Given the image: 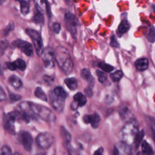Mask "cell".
<instances>
[{
  "instance_id": "obj_46",
  "label": "cell",
  "mask_w": 155,
  "mask_h": 155,
  "mask_svg": "<svg viewBox=\"0 0 155 155\" xmlns=\"http://www.w3.org/2000/svg\"><path fill=\"white\" fill-rule=\"evenodd\" d=\"M2 74V71L1 67V65H0V74Z\"/></svg>"
},
{
  "instance_id": "obj_14",
  "label": "cell",
  "mask_w": 155,
  "mask_h": 155,
  "mask_svg": "<svg viewBox=\"0 0 155 155\" xmlns=\"http://www.w3.org/2000/svg\"><path fill=\"white\" fill-rule=\"evenodd\" d=\"M119 155H131V148L129 145L120 142L116 145Z\"/></svg>"
},
{
  "instance_id": "obj_45",
  "label": "cell",
  "mask_w": 155,
  "mask_h": 155,
  "mask_svg": "<svg viewBox=\"0 0 155 155\" xmlns=\"http://www.w3.org/2000/svg\"><path fill=\"white\" fill-rule=\"evenodd\" d=\"M5 2V1H2V0H0V5H2V4Z\"/></svg>"
},
{
  "instance_id": "obj_35",
  "label": "cell",
  "mask_w": 155,
  "mask_h": 155,
  "mask_svg": "<svg viewBox=\"0 0 155 155\" xmlns=\"http://www.w3.org/2000/svg\"><path fill=\"white\" fill-rule=\"evenodd\" d=\"M110 46H111L112 47H114V48H118L119 47V42H117L115 36L113 35L111 37V39H110Z\"/></svg>"
},
{
  "instance_id": "obj_2",
  "label": "cell",
  "mask_w": 155,
  "mask_h": 155,
  "mask_svg": "<svg viewBox=\"0 0 155 155\" xmlns=\"http://www.w3.org/2000/svg\"><path fill=\"white\" fill-rule=\"evenodd\" d=\"M54 53L56 61L60 68L65 74H70L73 70L74 64L68 50L59 45L56 48Z\"/></svg>"
},
{
  "instance_id": "obj_24",
  "label": "cell",
  "mask_w": 155,
  "mask_h": 155,
  "mask_svg": "<svg viewBox=\"0 0 155 155\" xmlns=\"http://www.w3.org/2000/svg\"><path fill=\"white\" fill-rule=\"evenodd\" d=\"M64 83L71 90H75L78 87V81L74 78H67L64 80Z\"/></svg>"
},
{
  "instance_id": "obj_26",
  "label": "cell",
  "mask_w": 155,
  "mask_h": 155,
  "mask_svg": "<svg viewBox=\"0 0 155 155\" xmlns=\"http://www.w3.org/2000/svg\"><path fill=\"white\" fill-rule=\"evenodd\" d=\"M144 134H145V133H144L143 130H141V131H139V133H137V134L136 135L135 139L134 140V143L135 147L136 148H138L139 147L142 143V142H143L142 140L144 137Z\"/></svg>"
},
{
  "instance_id": "obj_10",
  "label": "cell",
  "mask_w": 155,
  "mask_h": 155,
  "mask_svg": "<svg viewBox=\"0 0 155 155\" xmlns=\"http://www.w3.org/2000/svg\"><path fill=\"white\" fill-rule=\"evenodd\" d=\"M12 44L15 47L19 48L27 56H31L33 55V48L30 43L21 39H16L13 42Z\"/></svg>"
},
{
  "instance_id": "obj_19",
  "label": "cell",
  "mask_w": 155,
  "mask_h": 155,
  "mask_svg": "<svg viewBox=\"0 0 155 155\" xmlns=\"http://www.w3.org/2000/svg\"><path fill=\"white\" fill-rule=\"evenodd\" d=\"M73 99V101L78 105V107H82L85 105L87 103L86 96L81 92L77 93L74 96Z\"/></svg>"
},
{
  "instance_id": "obj_11",
  "label": "cell",
  "mask_w": 155,
  "mask_h": 155,
  "mask_svg": "<svg viewBox=\"0 0 155 155\" xmlns=\"http://www.w3.org/2000/svg\"><path fill=\"white\" fill-rule=\"evenodd\" d=\"M50 104L53 108L59 113L62 112L64 108L65 99L56 96L53 91L50 93Z\"/></svg>"
},
{
  "instance_id": "obj_27",
  "label": "cell",
  "mask_w": 155,
  "mask_h": 155,
  "mask_svg": "<svg viewBox=\"0 0 155 155\" xmlns=\"http://www.w3.org/2000/svg\"><path fill=\"white\" fill-rule=\"evenodd\" d=\"M145 36L150 42H154L155 41V28L153 26H151L148 29Z\"/></svg>"
},
{
  "instance_id": "obj_29",
  "label": "cell",
  "mask_w": 155,
  "mask_h": 155,
  "mask_svg": "<svg viewBox=\"0 0 155 155\" xmlns=\"http://www.w3.org/2000/svg\"><path fill=\"white\" fill-rule=\"evenodd\" d=\"M123 75H124V73L122 71L117 70L114 73H112L110 74V78L113 82H117L121 79Z\"/></svg>"
},
{
  "instance_id": "obj_22",
  "label": "cell",
  "mask_w": 155,
  "mask_h": 155,
  "mask_svg": "<svg viewBox=\"0 0 155 155\" xmlns=\"http://www.w3.org/2000/svg\"><path fill=\"white\" fill-rule=\"evenodd\" d=\"M119 113V115H120V117L122 119H125V120L128 119V120H129L132 119V118H131V110L127 106L122 107L120 108Z\"/></svg>"
},
{
  "instance_id": "obj_4",
  "label": "cell",
  "mask_w": 155,
  "mask_h": 155,
  "mask_svg": "<svg viewBox=\"0 0 155 155\" xmlns=\"http://www.w3.org/2000/svg\"><path fill=\"white\" fill-rule=\"evenodd\" d=\"M21 118L20 112L12 111L5 115L4 117L3 125L5 130L10 134H14L15 132V122L18 119Z\"/></svg>"
},
{
  "instance_id": "obj_12",
  "label": "cell",
  "mask_w": 155,
  "mask_h": 155,
  "mask_svg": "<svg viewBox=\"0 0 155 155\" xmlns=\"http://www.w3.org/2000/svg\"><path fill=\"white\" fill-rule=\"evenodd\" d=\"M83 120L85 124H90L93 128H96L99 127L101 117L97 113H94L92 114L84 116Z\"/></svg>"
},
{
  "instance_id": "obj_31",
  "label": "cell",
  "mask_w": 155,
  "mask_h": 155,
  "mask_svg": "<svg viewBox=\"0 0 155 155\" xmlns=\"http://www.w3.org/2000/svg\"><path fill=\"white\" fill-rule=\"evenodd\" d=\"M20 4H21V12L23 15H27L29 12L30 10V7L28 4L24 1H19Z\"/></svg>"
},
{
  "instance_id": "obj_9",
  "label": "cell",
  "mask_w": 155,
  "mask_h": 155,
  "mask_svg": "<svg viewBox=\"0 0 155 155\" xmlns=\"http://www.w3.org/2000/svg\"><path fill=\"white\" fill-rule=\"evenodd\" d=\"M18 139L27 151L31 150L33 145V137L31 134L27 131H21L18 134Z\"/></svg>"
},
{
  "instance_id": "obj_17",
  "label": "cell",
  "mask_w": 155,
  "mask_h": 155,
  "mask_svg": "<svg viewBox=\"0 0 155 155\" xmlns=\"http://www.w3.org/2000/svg\"><path fill=\"white\" fill-rule=\"evenodd\" d=\"M130 28V25L127 20L123 19L118 26L117 30V35L118 37H121L124 33H125Z\"/></svg>"
},
{
  "instance_id": "obj_1",
  "label": "cell",
  "mask_w": 155,
  "mask_h": 155,
  "mask_svg": "<svg viewBox=\"0 0 155 155\" xmlns=\"http://www.w3.org/2000/svg\"><path fill=\"white\" fill-rule=\"evenodd\" d=\"M19 106L21 110H29L31 113L45 121L54 122L56 119L54 113L50 109L44 105L25 101L21 102Z\"/></svg>"
},
{
  "instance_id": "obj_6",
  "label": "cell",
  "mask_w": 155,
  "mask_h": 155,
  "mask_svg": "<svg viewBox=\"0 0 155 155\" xmlns=\"http://www.w3.org/2000/svg\"><path fill=\"white\" fill-rule=\"evenodd\" d=\"M55 137L53 134L48 132L39 134L36 139L37 145L41 148L46 150L49 148L54 143Z\"/></svg>"
},
{
  "instance_id": "obj_21",
  "label": "cell",
  "mask_w": 155,
  "mask_h": 155,
  "mask_svg": "<svg viewBox=\"0 0 155 155\" xmlns=\"http://www.w3.org/2000/svg\"><path fill=\"white\" fill-rule=\"evenodd\" d=\"M141 150L143 155H154V152L151 145L145 140L141 143Z\"/></svg>"
},
{
  "instance_id": "obj_18",
  "label": "cell",
  "mask_w": 155,
  "mask_h": 155,
  "mask_svg": "<svg viewBox=\"0 0 155 155\" xmlns=\"http://www.w3.org/2000/svg\"><path fill=\"white\" fill-rule=\"evenodd\" d=\"M36 12L34 14L33 16V21L36 24H39L43 25L44 23V17L42 11V9L38 5H36Z\"/></svg>"
},
{
  "instance_id": "obj_42",
  "label": "cell",
  "mask_w": 155,
  "mask_h": 155,
  "mask_svg": "<svg viewBox=\"0 0 155 155\" xmlns=\"http://www.w3.org/2000/svg\"><path fill=\"white\" fill-rule=\"evenodd\" d=\"M103 151H104L103 148L102 147H101V148H98L97 150L95 151L93 155H104L103 154Z\"/></svg>"
},
{
  "instance_id": "obj_47",
  "label": "cell",
  "mask_w": 155,
  "mask_h": 155,
  "mask_svg": "<svg viewBox=\"0 0 155 155\" xmlns=\"http://www.w3.org/2000/svg\"><path fill=\"white\" fill-rule=\"evenodd\" d=\"M13 155H21L20 153H15Z\"/></svg>"
},
{
  "instance_id": "obj_44",
  "label": "cell",
  "mask_w": 155,
  "mask_h": 155,
  "mask_svg": "<svg viewBox=\"0 0 155 155\" xmlns=\"http://www.w3.org/2000/svg\"><path fill=\"white\" fill-rule=\"evenodd\" d=\"M36 155H47V154L45 153H39V154H38Z\"/></svg>"
},
{
  "instance_id": "obj_3",
  "label": "cell",
  "mask_w": 155,
  "mask_h": 155,
  "mask_svg": "<svg viewBox=\"0 0 155 155\" xmlns=\"http://www.w3.org/2000/svg\"><path fill=\"white\" fill-rule=\"evenodd\" d=\"M139 124L137 120L131 119L125 123L120 131V142L130 145L134 140L139 130Z\"/></svg>"
},
{
  "instance_id": "obj_39",
  "label": "cell",
  "mask_w": 155,
  "mask_h": 155,
  "mask_svg": "<svg viewBox=\"0 0 155 155\" xmlns=\"http://www.w3.org/2000/svg\"><path fill=\"white\" fill-rule=\"evenodd\" d=\"M9 97H10V99L12 100L13 101H19L22 98V96L21 95L18 94H14V93H10Z\"/></svg>"
},
{
  "instance_id": "obj_38",
  "label": "cell",
  "mask_w": 155,
  "mask_h": 155,
  "mask_svg": "<svg viewBox=\"0 0 155 155\" xmlns=\"http://www.w3.org/2000/svg\"><path fill=\"white\" fill-rule=\"evenodd\" d=\"M7 99V95L4 91V90L2 88L1 85H0V102H4Z\"/></svg>"
},
{
  "instance_id": "obj_8",
  "label": "cell",
  "mask_w": 155,
  "mask_h": 155,
  "mask_svg": "<svg viewBox=\"0 0 155 155\" xmlns=\"http://www.w3.org/2000/svg\"><path fill=\"white\" fill-rule=\"evenodd\" d=\"M41 57L46 68H53L54 67L55 53L52 47H47L44 48Z\"/></svg>"
},
{
  "instance_id": "obj_30",
  "label": "cell",
  "mask_w": 155,
  "mask_h": 155,
  "mask_svg": "<svg viewBox=\"0 0 155 155\" xmlns=\"http://www.w3.org/2000/svg\"><path fill=\"white\" fill-rule=\"evenodd\" d=\"M98 67L101 68L104 71L107 73H110L114 70V67L110 64H107L104 62H100L98 64Z\"/></svg>"
},
{
  "instance_id": "obj_13",
  "label": "cell",
  "mask_w": 155,
  "mask_h": 155,
  "mask_svg": "<svg viewBox=\"0 0 155 155\" xmlns=\"http://www.w3.org/2000/svg\"><path fill=\"white\" fill-rule=\"evenodd\" d=\"M5 65L7 68L12 71H14L17 69L24 71L27 67L25 62L21 59H18L12 62H7Z\"/></svg>"
},
{
  "instance_id": "obj_32",
  "label": "cell",
  "mask_w": 155,
  "mask_h": 155,
  "mask_svg": "<svg viewBox=\"0 0 155 155\" xmlns=\"http://www.w3.org/2000/svg\"><path fill=\"white\" fill-rule=\"evenodd\" d=\"M96 75L98 78V81L101 83H104L107 80V75L105 73H104L102 71H101L99 70H96Z\"/></svg>"
},
{
  "instance_id": "obj_33",
  "label": "cell",
  "mask_w": 155,
  "mask_h": 155,
  "mask_svg": "<svg viewBox=\"0 0 155 155\" xmlns=\"http://www.w3.org/2000/svg\"><path fill=\"white\" fill-rule=\"evenodd\" d=\"M147 122L148 123V125H150V127L152 131L153 139L155 142V119L153 117L150 116L148 117Z\"/></svg>"
},
{
  "instance_id": "obj_25",
  "label": "cell",
  "mask_w": 155,
  "mask_h": 155,
  "mask_svg": "<svg viewBox=\"0 0 155 155\" xmlns=\"http://www.w3.org/2000/svg\"><path fill=\"white\" fill-rule=\"evenodd\" d=\"M53 92L56 96H57L58 97H60L64 99H65L67 98V93L65 92V91L62 87H59V86L56 87V88H54Z\"/></svg>"
},
{
  "instance_id": "obj_40",
  "label": "cell",
  "mask_w": 155,
  "mask_h": 155,
  "mask_svg": "<svg viewBox=\"0 0 155 155\" xmlns=\"http://www.w3.org/2000/svg\"><path fill=\"white\" fill-rule=\"evenodd\" d=\"M53 30L55 33H59L61 30V25L58 22H54L53 25Z\"/></svg>"
},
{
  "instance_id": "obj_5",
  "label": "cell",
  "mask_w": 155,
  "mask_h": 155,
  "mask_svg": "<svg viewBox=\"0 0 155 155\" xmlns=\"http://www.w3.org/2000/svg\"><path fill=\"white\" fill-rule=\"evenodd\" d=\"M65 26L73 37L75 38L77 34V28L79 21L77 17L70 12H67L64 16Z\"/></svg>"
},
{
  "instance_id": "obj_41",
  "label": "cell",
  "mask_w": 155,
  "mask_h": 155,
  "mask_svg": "<svg viewBox=\"0 0 155 155\" xmlns=\"http://www.w3.org/2000/svg\"><path fill=\"white\" fill-rule=\"evenodd\" d=\"M44 79L45 83H48L49 85H50L51 83L53 81L54 79H53V78L49 76H44Z\"/></svg>"
},
{
  "instance_id": "obj_43",
  "label": "cell",
  "mask_w": 155,
  "mask_h": 155,
  "mask_svg": "<svg viewBox=\"0 0 155 155\" xmlns=\"http://www.w3.org/2000/svg\"><path fill=\"white\" fill-rule=\"evenodd\" d=\"M113 155H119L118 154V151L117 148H116V147H114L113 150Z\"/></svg>"
},
{
  "instance_id": "obj_16",
  "label": "cell",
  "mask_w": 155,
  "mask_h": 155,
  "mask_svg": "<svg viewBox=\"0 0 155 155\" xmlns=\"http://www.w3.org/2000/svg\"><path fill=\"white\" fill-rule=\"evenodd\" d=\"M149 65L148 59L146 58H141L137 59L135 61V67L139 71H144L147 70Z\"/></svg>"
},
{
  "instance_id": "obj_28",
  "label": "cell",
  "mask_w": 155,
  "mask_h": 155,
  "mask_svg": "<svg viewBox=\"0 0 155 155\" xmlns=\"http://www.w3.org/2000/svg\"><path fill=\"white\" fill-rule=\"evenodd\" d=\"M35 95L36 97L38 99L44 101H47V97L44 93V91L40 88V87H37L35 91Z\"/></svg>"
},
{
  "instance_id": "obj_34",
  "label": "cell",
  "mask_w": 155,
  "mask_h": 155,
  "mask_svg": "<svg viewBox=\"0 0 155 155\" xmlns=\"http://www.w3.org/2000/svg\"><path fill=\"white\" fill-rule=\"evenodd\" d=\"M0 155H13L10 147L8 145H4L0 150Z\"/></svg>"
},
{
  "instance_id": "obj_37",
  "label": "cell",
  "mask_w": 155,
  "mask_h": 155,
  "mask_svg": "<svg viewBox=\"0 0 155 155\" xmlns=\"http://www.w3.org/2000/svg\"><path fill=\"white\" fill-rule=\"evenodd\" d=\"M8 46V42L2 41L0 42V54L2 55Z\"/></svg>"
},
{
  "instance_id": "obj_15",
  "label": "cell",
  "mask_w": 155,
  "mask_h": 155,
  "mask_svg": "<svg viewBox=\"0 0 155 155\" xmlns=\"http://www.w3.org/2000/svg\"><path fill=\"white\" fill-rule=\"evenodd\" d=\"M8 82L10 85L16 90H20L23 86V84L21 79L16 75H12L8 78Z\"/></svg>"
},
{
  "instance_id": "obj_23",
  "label": "cell",
  "mask_w": 155,
  "mask_h": 155,
  "mask_svg": "<svg viewBox=\"0 0 155 155\" xmlns=\"http://www.w3.org/2000/svg\"><path fill=\"white\" fill-rule=\"evenodd\" d=\"M60 134L62 140L65 143H69L70 142L71 135L64 126H61L60 127Z\"/></svg>"
},
{
  "instance_id": "obj_20",
  "label": "cell",
  "mask_w": 155,
  "mask_h": 155,
  "mask_svg": "<svg viewBox=\"0 0 155 155\" xmlns=\"http://www.w3.org/2000/svg\"><path fill=\"white\" fill-rule=\"evenodd\" d=\"M81 76L83 79L88 81L91 85H93L94 78H93L89 69L88 68L82 69L81 72Z\"/></svg>"
},
{
  "instance_id": "obj_36",
  "label": "cell",
  "mask_w": 155,
  "mask_h": 155,
  "mask_svg": "<svg viewBox=\"0 0 155 155\" xmlns=\"http://www.w3.org/2000/svg\"><path fill=\"white\" fill-rule=\"evenodd\" d=\"M14 27H15V25H14V24H13V22H11L10 23H9L8 25H7V27L4 30L3 33L4 34V35H8V33L10 31H12V30H13L14 29Z\"/></svg>"
},
{
  "instance_id": "obj_7",
  "label": "cell",
  "mask_w": 155,
  "mask_h": 155,
  "mask_svg": "<svg viewBox=\"0 0 155 155\" xmlns=\"http://www.w3.org/2000/svg\"><path fill=\"white\" fill-rule=\"evenodd\" d=\"M25 31L27 34L31 38L37 54L41 56L44 50L43 42L41 35L38 31L31 28H27Z\"/></svg>"
}]
</instances>
